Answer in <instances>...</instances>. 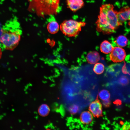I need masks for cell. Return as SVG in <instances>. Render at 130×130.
Wrapping results in <instances>:
<instances>
[{
	"instance_id": "1",
	"label": "cell",
	"mask_w": 130,
	"mask_h": 130,
	"mask_svg": "<svg viewBox=\"0 0 130 130\" xmlns=\"http://www.w3.org/2000/svg\"><path fill=\"white\" fill-rule=\"evenodd\" d=\"M110 4L103 5L100 7L99 15L96 22V29L105 34L114 32L121 26L118 20L117 12Z\"/></svg>"
},
{
	"instance_id": "2",
	"label": "cell",
	"mask_w": 130,
	"mask_h": 130,
	"mask_svg": "<svg viewBox=\"0 0 130 130\" xmlns=\"http://www.w3.org/2000/svg\"><path fill=\"white\" fill-rule=\"evenodd\" d=\"M0 41L4 48L12 50L18 45L22 33L20 25L15 20L7 22L1 29Z\"/></svg>"
},
{
	"instance_id": "3",
	"label": "cell",
	"mask_w": 130,
	"mask_h": 130,
	"mask_svg": "<svg viewBox=\"0 0 130 130\" xmlns=\"http://www.w3.org/2000/svg\"><path fill=\"white\" fill-rule=\"evenodd\" d=\"M60 0H28V10L43 18L56 15L60 9Z\"/></svg>"
},
{
	"instance_id": "4",
	"label": "cell",
	"mask_w": 130,
	"mask_h": 130,
	"mask_svg": "<svg viewBox=\"0 0 130 130\" xmlns=\"http://www.w3.org/2000/svg\"><path fill=\"white\" fill-rule=\"evenodd\" d=\"M86 23L72 20L64 21L60 24V28L63 33L69 37L77 36L81 30L82 27L84 26Z\"/></svg>"
},
{
	"instance_id": "5",
	"label": "cell",
	"mask_w": 130,
	"mask_h": 130,
	"mask_svg": "<svg viewBox=\"0 0 130 130\" xmlns=\"http://www.w3.org/2000/svg\"><path fill=\"white\" fill-rule=\"evenodd\" d=\"M126 57L124 50L119 47H116L113 49L109 55L110 60L114 62L117 63L123 61Z\"/></svg>"
},
{
	"instance_id": "6",
	"label": "cell",
	"mask_w": 130,
	"mask_h": 130,
	"mask_svg": "<svg viewBox=\"0 0 130 130\" xmlns=\"http://www.w3.org/2000/svg\"><path fill=\"white\" fill-rule=\"evenodd\" d=\"M90 111L94 116L98 117L102 114V106L101 103L98 100L92 102L89 107Z\"/></svg>"
},
{
	"instance_id": "7",
	"label": "cell",
	"mask_w": 130,
	"mask_h": 130,
	"mask_svg": "<svg viewBox=\"0 0 130 130\" xmlns=\"http://www.w3.org/2000/svg\"><path fill=\"white\" fill-rule=\"evenodd\" d=\"M47 21V29L48 32L52 34H55L59 30V27L54 16H49Z\"/></svg>"
},
{
	"instance_id": "8",
	"label": "cell",
	"mask_w": 130,
	"mask_h": 130,
	"mask_svg": "<svg viewBox=\"0 0 130 130\" xmlns=\"http://www.w3.org/2000/svg\"><path fill=\"white\" fill-rule=\"evenodd\" d=\"M130 7L126 6L123 7L117 12V16L121 26L126 21L128 20Z\"/></svg>"
},
{
	"instance_id": "9",
	"label": "cell",
	"mask_w": 130,
	"mask_h": 130,
	"mask_svg": "<svg viewBox=\"0 0 130 130\" xmlns=\"http://www.w3.org/2000/svg\"><path fill=\"white\" fill-rule=\"evenodd\" d=\"M66 2L68 8L74 12L80 9L84 5L83 0H67Z\"/></svg>"
},
{
	"instance_id": "10",
	"label": "cell",
	"mask_w": 130,
	"mask_h": 130,
	"mask_svg": "<svg viewBox=\"0 0 130 130\" xmlns=\"http://www.w3.org/2000/svg\"><path fill=\"white\" fill-rule=\"evenodd\" d=\"M100 58L99 53L96 51H93L89 53L87 56L86 59L89 63L94 64L97 63Z\"/></svg>"
},
{
	"instance_id": "11",
	"label": "cell",
	"mask_w": 130,
	"mask_h": 130,
	"mask_svg": "<svg viewBox=\"0 0 130 130\" xmlns=\"http://www.w3.org/2000/svg\"><path fill=\"white\" fill-rule=\"evenodd\" d=\"M80 119L81 123L84 124H88L92 122L93 115L90 111H85L81 114Z\"/></svg>"
},
{
	"instance_id": "12",
	"label": "cell",
	"mask_w": 130,
	"mask_h": 130,
	"mask_svg": "<svg viewBox=\"0 0 130 130\" xmlns=\"http://www.w3.org/2000/svg\"><path fill=\"white\" fill-rule=\"evenodd\" d=\"M112 45L108 41L105 40L101 44L100 50L101 52L105 54L111 52L113 49Z\"/></svg>"
},
{
	"instance_id": "13",
	"label": "cell",
	"mask_w": 130,
	"mask_h": 130,
	"mask_svg": "<svg viewBox=\"0 0 130 130\" xmlns=\"http://www.w3.org/2000/svg\"><path fill=\"white\" fill-rule=\"evenodd\" d=\"M115 41L118 46L123 47L127 45L128 40L126 36L123 35H120L117 38Z\"/></svg>"
},
{
	"instance_id": "14",
	"label": "cell",
	"mask_w": 130,
	"mask_h": 130,
	"mask_svg": "<svg viewBox=\"0 0 130 130\" xmlns=\"http://www.w3.org/2000/svg\"><path fill=\"white\" fill-rule=\"evenodd\" d=\"M50 108L48 106L45 104L41 105L38 110V112L40 115L44 117L47 116L50 111Z\"/></svg>"
},
{
	"instance_id": "15",
	"label": "cell",
	"mask_w": 130,
	"mask_h": 130,
	"mask_svg": "<svg viewBox=\"0 0 130 130\" xmlns=\"http://www.w3.org/2000/svg\"><path fill=\"white\" fill-rule=\"evenodd\" d=\"M104 69V66L103 64L98 63H96L94 65L93 70L96 74H100L103 72Z\"/></svg>"
},
{
	"instance_id": "16",
	"label": "cell",
	"mask_w": 130,
	"mask_h": 130,
	"mask_svg": "<svg viewBox=\"0 0 130 130\" xmlns=\"http://www.w3.org/2000/svg\"><path fill=\"white\" fill-rule=\"evenodd\" d=\"M98 96L100 99L104 101L109 99L110 97V94L107 90H103L99 92Z\"/></svg>"
},
{
	"instance_id": "17",
	"label": "cell",
	"mask_w": 130,
	"mask_h": 130,
	"mask_svg": "<svg viewBox=\"0 0 130 130\" xmlns=\"http://www.w3.org/2000/svg\"><path fill=\"white\" fill-rule=\"evenodd\" d=\"M79 109L78 106L76 105H72L70 107L69 110L70 112L72 114H75L77 113Z\"/></svg>"
},
{
	"instance_id": "18",
	"label": "cell",
	"mask_w": 130,
	"mask_h": 130,
	"mask_svg": "<svg viewBox=\"0 0 130 130\" xmlns=\"http://www.w3.org/2000/svg\"><path fill=\"white\" fill-rule=\"evenodd\" d=\"M119 82L120 84L123 85H127L128 83V79L124 78H121L119 80Z\"/></svg>"
},
{
	"instance_id": "19",
	"label": "cell",
	"mask_w": 130,
	"mask_h": 130,
	"mask_svg": "<svg viewBox=\"0 0 130 130\" xmlns=\"http://www.w3.org/2000/svg\"><path fill=\"white\" fill-rule=\"evenodd\" d=\"M103 104L104 106L106 107H109L110 105L111 102L110 100L103 101Z\"/></svg>"
},
{
	"instance_id": "20",
	"label": "cell",
	"mask_w": 130,
	"mask_h": 130,
	"mask_svg": "<svg viewBox=\"0 0 130 130\" xmlns=\"http://www.w3.org/2000/svg\"><path fill=\"white\" fill-rule=\"evenodd\" d=\"M114 103L117 105H120L122 102L119 99H117L114 102Z\"/></svg>"
},
{
	"instance_id": "21",
	"label": "cell",
	"mask_w": 130,
	"mask_h": 130,
	"mask_svg": "<svg viewBox=\"0 0 130 130\" xmlns=\"http://www.w3.org/2000/svg\"><path fill=\"white\" fill-rule=\"evenodd\" d=\"M128 20L129 21L128 24L130 26V8Z\"/></svg>"
},
{
	"instance_id": "22",
	"label": "cell",
	"mask_w": 130,
	"mask_h": 130,
	"mask_svg": "<svg viewBox=\"0 0 130 130\" xmlns=\"http://www.w3.org/2000/svg\"><path fill=\"white\" fill-rule=\"evenodd\" d=\"M2 52L1 49L0 48V58H1L2 55Z\"/></svg>"
},
{
	"instance_id": "23",
	"label": "cell",
	"mask_w": 130,
	"mask_h": 130,
	"mask_svg": "<svg viewBox=\"0 0 130 130\" xmlns=\"http://www.w3.org/2000/svg\"><path fill=\"white\" fill-rule=\"evenodd\" d=\"M3 93L5 95H7V93L5 91H4L3 92Z\"/></svg>"
},
{
	"instance_id": "24",
	"label": "cell",
	"mask_w": 130,
	"mask_h": 130,
	"mask_svg": "<svg viewBox=\"0 0 130 130\" xmlns=\"http://www.w3.org/2000/svg\"><path fill=\"white\" fill-rule=\"evenodd\" d=\"M3 115L4 116H6V113H3Z\"/></svg>"
},
{
	"instance_id": "25",
	"label": "cell",
	"mask_w": 130,
	"mask_h": 130,
	"mask_svg": "<svg viewBox=\"0 0 130 130\" xmlns=\"http://www.w3.org/2000/svg\"><path fill=\"white\" fill-rule=\"evenodd\" d=\"M0 117H4V116L3 115H0Z\"/></svg>"
},
{
	"instance_id": "26",
	"label": "cell",
	"mask_w": 130,
	"mask_h": 130,
	"mask_svg": "<svg viewBox=\"0 0 130 130\" xmlns=\"http://www.w3.org/2000/svg\"><path fill=\"white\" fill-rule=\"evenodd\" d=\"M6 81H4V84H6Z\"/></svg>"
},
{
	"instance_id": "27",
	"label": "cell",
	"mask_w": 130,
	"mask_h": 130,
	"mask_svg": "<svg viewBox=\"0 0 130 130\" xmlns=\"http://www.w3.org/2000/svg\"><path fill=\"white\" fill-rule=\"evenodd\" d=\"M2 118L1 117H0V120H1L2 119Z\"/></svg>"
},
{
	"instance_id": "28",
	"label": "cell",
	"mask_w": 130,
	"mask_h": 130,
	"mask_svg": "<svg viewBox=\"0 0 130 130\" xmlns=\"http://www.w3.org/2000/svg\"><path fill=\"white\" fill-rule=\"evenodd\" d=\"M12 111H14V110L13 109H12Z\"/></svg>"
},
{
	"instance_id": "29",
	"label": "cell",
	"mask_w": 130,
	"mask_h": 130,
	"mask_svg": "<svg viewBox=\"0 0 130 130\" xmlns=\"http://www.w3.org/2000/svg\"><path fill=\"white\" fill-rule=\"evenodd\" d=\"M1 82L2 83H3V81L2 80H1Z\"/></svg>"
},
{
	"instance_id": "30",
	"label": "cell",
	"mask_w": 130,
	"mask_h": 130,
	"mask_svg": "<svg viewBox=\"0 0 130 130\" xmlns=\"http://www.w3.org/2000/svg\"><path fill=\"white\" fill-rule=\"evenodd\" d=\"M0 91H2V89H0Z\"/></svg>"
},
{
	"instance_id": "31",
	"label": "cell",
	"mask_w": 130,
	"mask_h": 130,
	"mask_svg": "<svg viewBox=\"0 0 130 130\" xmlns=\"http://www.w3.org/2000/svg\"><path fill=\"white\" fill-rule=\"evenodd\" d=\"M5 92H6V93H7L8 92H7V91H6Z\"/></svg>"
},
{
	"instance_id": "32",
	"label": "cell",
	"mask_w": 130,
	"mask_h": 130,
	"mask_svg": "<svg viewBox=\"0 0 130 130\" xmlns=\"http://www.w3.org/2000/svg\"><path fill=\"white\" fill-rule=\"evenodd\" d=\"M1 108H3V107L2 106H1Z\"/></svg>"
},
{
	"instance_id": "33",
	"label": "cell",
	"mask_w": 130,
	"mask_h": 130,
	"mask_svg": "<svg viewBox=\"0 0 130 130\" xmlns=\"http://www.w3.org/2000/svg\"><path fill=\"white\" fill-rule=\"evenodd\" d=\"M10 127L11 129H12V126H11Z\"/></svg>"
},
{
	"instance_id": "34",
	"label": "cell",
	"mask_w": 130,
	"mask_h": 130,
	"mask_svg": "<svg viewBox=\"0 0 130 130\" xmlns=\"http://www.w3.org/2000/svg\"><path fill=\"white\" fill-rule=\"evenodd\" d=\"M1 101H0V104H1Z\"/></svg>"
},
{
	"instance_id": "35",
	"label": "cell",
	"mask_w": 130,
	"mask_h": 130,
	"mask_svg": "<svg viewBox=\"0 0 130 130\" xmlns=\"http://www.w3.org/2000/svg\"><path fill=\"white\" fill-rule=\"evenodd\" d=\"M7 109L8 110V109H9V108H7Z\"/></svg>"
},
{
	"instance_id": "36",
	"label": "cell",
	"mask_w": 130,
	"mask_h": 130,
	"mask_svg": "<svg viewBox=\"0 0 130 130\" xmlns=\"http://www.w3.org/2000/svg\"><path fill=\"white\" fill-rule=\"evenodd\" d=\"M5 90H6H6H7V89L6 88V89H5Z\"/></svg>"
},
{
	"instance_id": "37",
	"label": "cell",
	"mask_w": 130,
	"mask_h": 130,
	"mask_svg": "<svg viewBox=\"0 0 130 130\" xmlns=\"http://www.w3.org/2000/svg\"><path fill=\"white\" fill-rule=\"evenodd\" d=\"M2 101H3V102H4V100H3Z\"/></svg>"
},
{
	"instance_id": "38",
	"label": "cell",
	"mask_w": 130,
	"mask_h": 130,
	"mask_svg": "<svg viewBox=\"0 0 130 130\" xmlns=\"http://www.w3.org/2000/svg\"><path fill=\"white\" fill-rule=\"evenodd\" d=\"M0 101H1V100H0Z\"/></svg>"
}]
</instances>
